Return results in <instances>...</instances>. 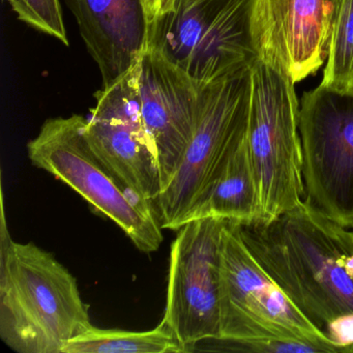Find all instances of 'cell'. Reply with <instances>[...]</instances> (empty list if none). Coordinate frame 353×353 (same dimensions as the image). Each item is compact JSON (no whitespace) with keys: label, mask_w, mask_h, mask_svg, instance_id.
<instances>
[{"label":"cell","mask_w":353,"mask_h":353,"mask_svg":"<svg viewBox=\"0 0 353 353\" xmlns=\"http://www.w3.org/2000/svg\"><path fill=\"white\" fill-rule=\"evenodd\" d=\"M237 225L252 255L301 315L339 353H353V229L303 201L270 220Z\"/></svg>","instance_id":"cell-1"},{"label":"cell","mask_w":353,"mask_h":353,"mask_svg":"<svg viewBox=\"0 0 353 353\" xmlns=\"http://www.w3.org/2000/svg\"><path fill=\"white\" fill-rule=\"evenodd\" d=\"M92 325L77 280L50 252L14 241L3 214L0 339L17 353H63Z\"/></svg>","instance_id":"cell-2"},{"label":"cell","mask_w":353,"mask_h":353,"mask_svg":"<svg viewBox=\"0 0 353 353\" xmlns=\"http://www.w3.org/2000/svg\"><path fill=\"white\" fill-rule=\"evenodd\" d=\"M86 123L78 114L47 119L28 143V159L112 221L139 251H158L163 227L154 201L128 187L101 162L86 139Z\"/></svg>","instance_id":"cell-3"},{"label":"cell","mask_w":353,"mask_h":353,"mask_svg":"<svg viewBox=\"0 0 353 353\" xmlns=\"http://www.w3.org/2000/svg\"><path fill=\"white\" fill-rule=\"evenodd\" d=\"M253 7L254 0H175L170 12L148 26V48L204 88L257 59Z\"/></svg>","instance_id":"cell-4"},{"label":"cell","mask_w":353,"mask_h":353,"mask_svg":"<svg viewBox=\"0 0 353 353\" xmlns=\"http://www.w3.org/2000/svg\"><path fill=\"white\" fill-rule=\"evenodd\" d=\"M251 71L248 145L259 185V220H270L303 201L301 105L282 68L257 57Z\"/></svg>","instance_id":"cell-5"},{"label":"cell","mask_w":353,"mask_h":353,"mask_svg":"<svg viewBox=\"0 0 353 353\" xmlns=\"http://www.w3.org/2000/svg\"><path fill=\"white\" fill-rule=\"evenodd\" d=\"M251 68L199 88L191 141L174 176L156 200L163 229L179 230L183 216L247 139Z\"/></svg>","instance_id":"cell-6"},{"label":"cell","mask_w":353,"mask_h":353,"mask_svg":"<svg viewBox=\"0 0 353 353\" xmlns=\"http://www.w3.org/2000/svg\"><path fill=\"white\" fill-rule=\"evenodd\" d=\"M258 338L309 343L326 353H339L258 263L237 223L226 220L221 241L218 339Z\"/></svg>","instance_id":"cell-7"},{"label":"cell","mask_w":353,"mask_h":353,"mask_svg":"<svg viewBox=\"0 0 353 353\" xmlns=\"http://www.w3.org/2000/svg\"><path fill=\"white\" fill-rule=\"evenodd\" d=\"M303 203L353 229V92L320 84L299 106Z\"/></svg>","instance_id":"cell-8"},{"label":"cell","mask_w":353,"mask_h":353,"mask_svg":"<svg viewBox=\"0 0 353 353\" xmlns=\"http://www.w3.org/2000/svg\"><path fill=\"white\" fill-rule=\"evenodd\" d=\"M226 220L185 223L171 243L163 320L189 352L220 336L221 241Z\"/></svg>","instance_id":"cell-9"},{"label":"cell","mask_w":353,"mask_h":353,"mask_svg":"<svg viewBox=\"0 0 353 353\" xmlns=\"http://www.w3.org/2000/svg\"><path fill=\"white\" fill-rule=\"evenodd\" d=\"M94 98L85 128L90 148L117 179L156 202L162 185L156 146L142 115L140 61Z\"/></svg>","instance_id":"cell-10"},{"label":"cell","mask_w":353,"mask_h":353,"mask_svg":"<svg viewBox=\"0 0 353 353\" xmlns=\"http://www.w3.org/2000/svg\"><path fill=\"white\" fill-rule=\"evenodd\" d=\"M334 8L328 0H254L257 57L282 68L297 83L327 57Z\"/></svg>","instance_id":"cell-11"},{"label":"cell","mask_w":353,"mask_h":353,"mask_svg":"<svg viewBox=\"0 0 353 353\" xmlns=\"http://www.w3.org/2000/svg\"><path fill=\"white\" fill-rule=\"evenodd\" d=\"M140 99L144 123L156 146L163 192L191 141L199 88L187 74L146 48L140 59Z\"/></svg>","instance_id":"cell-12"},{"label":"cell","mask_w":353,"mask_h":353,"mask_svg":"<svg viewBox=\"0 0 353 353\" xmlns=\"http://www.w3.org/2000/svg\"><path fill=\"white\" fill-rule=\"evenodd\" d=\"M103 86L123 77L148 48V21L142 0H65Z\"/></svg>","instance_id":"cell-13"},{"label":"cell","mask_w":353,"mask_h":353,"mask_svg":"<svg viewBox=\"0 0 353 353\" xmlns=\"http://www.w3.org/2000/svg\"><path fill=\"white\" fill-rule=\"evenodd\" d=\"M259 185L250 156L248 137L229 158L214 183L183 216L185 223L216 218L247 223L260 218Z\"/></svg>","instance_id":"cell-14"},{"label":"cell","mask_w":353,"mask_h":353,"mask_svg":"<svg viewBox=\"0 0 353 353\" xmlns=\"http://www.w3.org/2000/svg\"><path fill=\"white\" fill-rule=\"evenodd\" d=\"M185 349L162 319L154 330L131 332L92 325L74 338L63 353H181Z\"/></svg>","instance_id":"cell-15"},{"label":"cell","mask_w":353,"mask_h":353,"mask_svg":"<svg viewBox=\"0 0 353 353\" xmlns=\"http://www.w3.org/2000/svg\"><path fill=\"white\" fill-rule=\"evenodd\" d=\"M353 77V0H338L321 85L345 90Z\"/></svg>","instance_id":"cell-16"},{"label":"cell","mask_w":353,"mask_h":353,"mask_svg":"<svg viewBox=\"0 0 353 353\" xmlns=\"http://www.w3.org/2000/svg\"><path fill=\"white\" fill-rule=\"evenodd\" d=\"M18 19L69 46L59 0H6Z\"/></svg>","instance_id":"cell-17"},{"label":"cell","mask_w":353,"mask_h":353,"mask_svg":"<svg viewBox=\"0 0 353 353\" xmlns=\"http://www.w3.org/2000/svg\"><path fill=\"white\" fill-rule=\"evenodd\" d=\"M175 0H142L148 26L172 10Z\"/></svg>","instance_id":"cell-18"},{"label":"cell","mask_w":353,"mask_h":353,"mask_svg":"<svg viewBox=\"0 0 353 353\" xmlns=\"http://www.w3.org/2000/svg\"><path fill=\"white\" fill-rule=\"evenodd\" d=\"M346 92H353V77L351 78L350 81H349L348 85L346 88Z\"/></svg>","instance_id":"cell-19"},{"label":"cell","mask_w":353,"mask_h":353,"mask_svg":"<svg viewBox=\"0 0 353 353\" xmlns=\"http://www.w3.org/2000/svg\"><path fill=\"white\" fill-rule=\"evenodd\" d=\"M328 1H330V3H332V7H334V9H336V3H338V0H328Z\"/></svg>","instance_id":"cell-20"}]
</instances>
